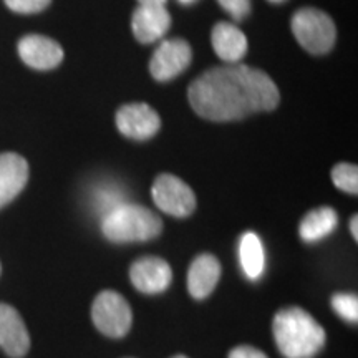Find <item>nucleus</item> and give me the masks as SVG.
I'll list each match as a JSON object with an SVG mask.
<instances>
[{"instance_id": "7", "label": "nucleus", "mask_w": 358, "mask_h": 358, "mask_svg": "<svg viewBox=\"0 0 358 358\" xmlns=\"http://www.w3.org/2000/svg\"><path fill=\"white\" fill-rule=\"evenodd\" d=\"M192 60V48L185 38H169L159 43L150 62V71L158 82H169L182 73Z\"/></svg>"}, {"instance_id": "2", "label": "nucleus", "mask_w": 358, "mask_h": 358, "mask_svg": "<svg viewBox=\"0 0 358 358\" xmlns=\"http://www.w3.org/2000/svg\"><path fill=\"white\" fill-rule=\"evenodd\" d=\"M277 347L285 358H312L325 345V330L301 307L282 308L272 322Z\"/></svg>"}, {"instance_id": "11", "label": "nucleus", "mask_w": 358, "mask_h": 358, "mask_svg": "<svg viewBox=\"0 0 358 358\" xmlns=\"http://www.w3.org/2000/svg\"><path fill=\"white\" fill-rule=\"evenodd\" d=\"M19 55L30 69L52 70L64 60V48L43 35H27L19 42Z\"/></svg>"}, {"instance_id": "8", "label": "nucleus", "mask_w": 358, "mask_h": 358, "mask_svg": "<svg viewBox=\"0 0 358 358\" xmlns=\"http://www.w3.org/2000/svg\"><path fill=\"white\" fill-rule=\"evenodd\" d=\"M116 127L123 136L136 141L153 138L159 131V115L146 103H129L116 113Z\"/></svg>"}, {"instance_id": "24", "label": "nucleus", "mask_w": 358, "mask_h": 358, "mask_svg": "<svg viewBox=\"0 0 358 358\" xmlns=\"http://www.w3.org/2000/svg\"><path fill=\"white\" fill-rule=\"evenodd\" d=\"M350 232H352V236L355 237V241H358V216L357 214L352 217V221H350Z\"/></svg>"}, {"instance_id": "1", "label": "nucleus", "mask_w": 358, "mask_h": 358, "mask_svg": "<svg viewBox=\"0 0 358 358\" xmlns=\"http://www.w3.org/2000/svg\"><path fill=\"white\" fill-rule=\"evenodd\" d=\"M187 96L192 110L211 122H236L271 111L280 100L274 80L262 70L243 64L204 71L191 83Z\"/></svg>"}, {"instance_id": "20", "label": "nucleus", "mask_w": 358, "mask_h": 358, "mask_svg": "<svg viewBox=\"0 0 358 358\" xmlns=\"http://www.w3.org/2000/svg\"><path fill=\"white\" fill-rule=\"evenodd\" d=\"M332 307L340 317L348 322H358V297L355 294H335L332 297Z\"/></svg>"}, {"instance_id": "15", "label": "nucleus", "mask_w": 358, "mask_h": 358, "mask_svg": "<svg viewBox=\"0 0 358 358\" xmlns=\"http://www.w3.org/2000/svg\"><path fill=\"white\" fill-rule=\"evenodd\" d=\"M221 277V264L213 254H201L191 262L187 272V289L194 299H206L216 289Z\"/></svg>"}, {"instance_id": "9", "label": "nucleus", "mask_w": 358, "mask_h": 358, "mask_svg": "<svg viewBox=\"0 0 358 358\" xmlns=\"http://www.w3.org/2000/svg\"><path fill=\"white\" fill-rule=\"evenodd\" d=\"M129 279L140 292L159 294L169 287L173 272L169 264L161 257H143L129 268Z\"/></svg>"}, {"instance_id": "18", "label": "nucleus", "mask_w": 358, "mask_h": 358, "mask_svg": "<svg viewBox=\"0 0 358 358\" xmlns=\"http://www.w3.org/2000/svg\"><path fill=\"white\" fill-rule=\"evenodd\" d=\"M124 203H128L127 191L116 182H101L92 192V208L100 219Z\"/></svg>"}, {"instance_id": "13", "label": "nucleus", "mask_w": 358, "mask_h": 358, "mask_svg": "<svg viewBox=\"0 0 358 358\" xmlns=\"http://www.w3.org/2000/svg\"><path fill=\"white\" fill-rule=\"evenodd\" d=\"M29 181V164L15 153L0 155V209L12 203Z\"/></svg>"}, {"instance_id": "26", "label": "nucleus", "mask_w": 358, "mask_h": 358, "mask_svg": "<svg viewBox=\"0 0 358 358\" xmlns=\"http://www.w3.org/2000/svg\"><path fill=\"white\" fill-rule=\"evenodd\" d=\"M179 2H181L182 6H191V3L196 2V0H179Z\"/></svg>"}, {"instance_id": "29", "label": "nucleus", "mask_w": 358, "mask_h": 358, "mask_svg": "<svg viewBox=\"0 0 358 358\" xmlns=\"http://www.w3.org/2000/svg\"><path fill=\"white\" fill-rule=\"evenodd\" d=\"M0 271H2V267H0Z\"/></svg>"}, {"instance_id": "22", "label": "nucleus", "mask_w": 358, "mask_h": 358, "mask_svg": "<svg viewBox=\"0 0 358 358\" xmlns=\"http://www.w3.org/2000/svg\"><path fill=\"white\" fill-rule=\"evenodd\" d=\"M217 3L234 20H244L250 12V0H217Z\"/></svg>"}, {"instance_id": "25", "label": "nucleus", "mask_w": 358, "mask_h": 358, "mask_svg": "<svg viewBox=\"0 0 358 358\" xmlns=\"http://www.w3.org/2000/svg\"><path fill=\"white\" fill-rule=\"evenodd\" d=\"M140 6H166V0H138Z\"/></svg>"}, {"instance_id": "5", "label": "nucleus", "mask_w": 358, "mask_h": 358, "mask_svg": "<svg viewBox=\"0 0 358 358\" xmlns=\"http://www.w3.org/2000/svg\"><path fill=\"white\" fill-rule=\"evenodd\" d=\"M96 329L108 337H124L131 329V308L127 299L115 290H103L96 295L92 307Z\"/></svg>"}, {"instance_id": "14", "label": "nucleus", "mask_w": 358, "mask_h": 358, "mask_svg": "<svg viewBox=\"0 0 358 358\" xmlns=\"http://www.w3.org/2000/svg\"><path fill=\"white\" fill-rule=\"evenodd\" d=\"M211 43L216 55L226 64H239L248 53V37L239 27L229 22H219L214 25Z\"/></svg>"}, {"instance_id": "17", "label": "nucleus", "mask_w": 358, "mask_h": 358, "mask_svg": "<svg viewBox=\"0 0 358 358\" xmlns=\"http://www.w3.org/2000/svg\"><path fill=\"white\" fill-rule=\"evenodd\" d=\"M239 259L244 274L250 280H257L262 275L264 266H266V254H264L261 237L256 232H245L241 237Z\"/></svg>"}, {"instance_id": "28", "label": "nucleus", "mask_w": 358, "mask_h": 358, "mask_svg": "<svg viewBox=\"0 0 358 358\" xmlns=\"http://www.w3.org/2000/svg\"><path fill=\"white\" fill-rule=\"evenodd\" d=\"M173 358H187L186 355H176V357H173Z\"/></svg>"}, {"instance_id": "19", "label": "nucleus", "mask_w": 358, "mask_h": 358, "mask_svg": "<svg viewBox=\"0 0 358 358\" xmlns=\"http://www.w3.org/2000/svg\"><path fill=\"white\" fill-rule=\"evenodd\" d=\"M334 185L338 189L348 192V194H357L358 192V168L350 163H340L332 169Z\"/></svg>"}, {"instance_id": "6", "label": "nucleus", "mask_w": 358, "mask_h": 358, "mask_svg": "<svg viewBox=\"0 0 358 358\" xmlns=\"http://www.w3.org/2000/svg\"><path fill=\"white\" fill-rule=\"evenodd\" d=\"M155 204L174 217H187L196 209V196L182 179L173 174H159L151 187Z\"/></svg>"}, {"instance_id": "27", "label": "nucleus", "mask_w": 358, "mask_h": 358, "mask_svg": "<svg viewBox=\"0 0 358 358\" xmlns=\"http://www.w3.org/2000/svg\"><path fill=\"white\" fill-rule=\"evenodd\" d=\"M268 2H272V3H282V2H285V0H268Z\"/></svg>"}, {"instance_id": "23", "label": "nucleus", "mask_w": 358, "mask_h": 358, "mask_svg": "<svg viewBox=\"0 0 358 358\" xmlns=\"http://www.w3.org/2000/svg\"><path fill=\"white\" fill-rule=\"evenodd\" d=\"M229 358H267V355L250 345H239L232 348L229 353Z\"/></svg>"}, {"instance_id": "21", "label": "nucleus", "mask_w": 358, "mask_h": 358, "mask_svg": "<svg viewBox=\"0 0 358 358\" xmlns=\"http://www.w3.org/2000/svg\"><path fill=\"white\" fill-rule=\"evenodd\" d=\"M3 2L17 13H37L50 6L52 0H3Z\"/></svg>"}, {"instance_id": "12", "label": "nucleus", "mask_w": 358, "mask_h": 358, "mask_svg": "<svg viewBox=\"0 0 358 358\" xmlns=\"http://www.w3.org/2000/svg\"><path fill=\"white\" fill-rule=\"evenodd\" d=\"M171 25V17L164 6H138L133 13L131 29L141 43H153L163 38Z\"/></svg>"}, {"instance_id": "10", "label": "nucleus", "mask_w": 358, "mask_h": 358, "mask_svg": "<svg viewBox=\"0 0 358 358\" xmlns=\"http://www.w3.org/2000/svg\"><path fill=\"white\" fill-rule=\"evenodd\" d=\"M0 347L12 358H22L30 348L29 330L20 313L8 303H0Z\"/></svg>"}, {"instance_id": "4", "label": "nucleus", "mask_w": 358, "mask_h": 358, "mask_svg": "<svg viewBox=\"0 0 358 358\" xmlns=\"http://www.w3.org/2000/svg\"><path fill=\"white\" fill-rule=\"evenodd\" d=\"M292 32L308 53L324 55L334 48L337 29L325 12L317 8H301L292 17Z\"/></svg>"}, {"instance_id": "3", "label": "nucleus", "mask_w": 358, "mask_h": 358, "mask_svg": "<svg viewBox=\"0 0 358 358\" xmlns=\"http://www.w3.org/2000/svg\"><path fill=\"white\" fill-rule=\"evenodd\" d=\"M163 221L140 204L124 203L101 219V232L111 243H143L158 237Z\"/></svg>"}, {"instance_id": "16", "label": "nucleus", "mask_w": 358, "mask_h": 358, "mask_svg": "<svg viewBox=\"0 0 358 358\" xmlns=\"http://www.w3.org/2000/svg\"><path fill=\"white\" fill-rule=\"evenodd\" d=\"M338 224V216L332 208H319L307 213L302 219L299 234L306 243H317L325 239L335 231Z\"/></svg>"}]
</instances>
